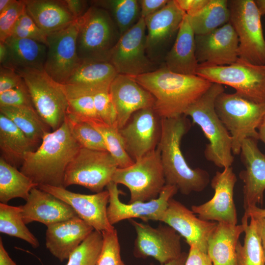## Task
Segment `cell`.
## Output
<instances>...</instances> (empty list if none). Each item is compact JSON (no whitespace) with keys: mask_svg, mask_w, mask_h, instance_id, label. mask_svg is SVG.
Masks as SVG:
<instances>
[{"mask_svg":"<svg viewBox=\"0 0 265 265\" xmlns=\"http://www.w3.org/2000/svg\"><path fill=\"white\" fill-rule=\"evenodd\" d=\"M169 0H139L140 16L144 19L163 8Z\"/></svg>","mask_w":265,"mask_h":265,"instance_id":"49","label":"cell"},{"mask_svg":"<svg viewBox=\"0 0 265 265\" xmlns=\"http://www.w3.org/2000/svg\"><path fill=\"white\" fill-rule=\"evenodd\" d=\"M241 159L245 169L239 173L243 182V207L245 210L262 204L265 191V155L262 153L257 140L248 138L242 144Z\"/></svg>","mask_w":265,"mask_h":265,"instance_id":"22","label":"cell"},{"mask_svg":"<svg viewBox=\"0 0 265 265\" xmlns=\"http://www.w3.org/2000/svg\"><path fill=\"white\" fill-rule=\"evenodd\" d=\"M78 19L77 47L79 58L82 62H108L121 36L109 12L93 5Z\"/></svg>","mask_w":265,"mask_h":265,"instance_id":"5","label":"cell"},{"mask_svg":"<svg viewBox=\"0 0 265 265\" xmlns=\"http://www.w3.org/2000/svg\"><path fill=\"white\" fill-rule=\"evenodd\" d=\"M38 187L67 203L80 218L95 230L102 232L114 229L107 217L109 196L107 190L88 195L72 192L64 187L40 185Z\"/></svg>","mask_w":265,"mask_h":265,"instance_id":"20","label":"cell"},{"mask_svg":"<svg viewBox=\"0 0 265 265\" xmlns=\"http://www.w3.org/2000/svg\"><path fill=\"white\" fill-rule=\"evenodd\" d=\"M118 75L109 62L83 61L64 84H73L97 90L109 88Z\"/></svg>","mask_w":265,"mask_h":265,"instance_id":"31","label":"cell"},{"mask_svg":"<svg viewBox=\"0 0 265 265\" xmlns=\"http://www.w3.org/2000/svg\"><path fill=\"white\" fill-rule=\"evenodd\" d=\"M230 23L238 40V58L250 63L265 65V38L262 14L253 0H228Z\"/></svg>","mask_w":265,"mask_h":265,"instance_id":"7","label":"cell"},{"mask_svg":"<svg viewBox=\"0 0 265 265\" xmlns=\"http://www.w3.org/2000/svg\"><path fill=\"white\" fill-rule=\"evenodd\" d=\"M103 244L102 233L94 230L71 253L66 265H96Z\"/></svg>","mask_w":265,"mask_h":265,"instance_id":"40","label":"cell"},{"mask_svg":"<svg viewBox=\"0 0 265 265\" xmlns=\"http://www.w3.org/2000/svg\"><path fill=\"white\" fill-rule=\"evenodd\" d=\"M199 67L231 65L238 59V40L230 22L206 34L195 35Z\"/></svg>","mask_w":265,"mask_h":265,"instance_id":"19","label":"cell"},{"mask_svg":"<svg viewBox=\"0 0 265 265\" xmlns=\"http://www.w3.org/2000/svg\"><path fill=\"white\" fill-rule=\"evenodd\" d=\"M103 244L96 265H126L122 261L116 229L103 231Z\"/></svg>","mask_w":265,"mask_h":265,"instance_id":"42","label":"cell"},{"mask_svg":"<svg viewBox=\"0 0 265 265\" xmlns=\"http://www.w3.org/2000/svg\"><path fill=\"white\" fill-rule=\"evenodd\" d=\"M160 121L153 107L145 108L134 112L119 129L126 151L134 161L157 148L160 135Z\"/></svg>","mask_w":265,"mask_h":265,"instance_id":"18","label":"cell"},{"mask_svg":"<svg viewBox=\"0 0 265 265\" xmlns=\"http://www.w3.org/2000/svg\"><path fill=\"white\" fill-rule=\"evenodd\" d=\"M0 106L34 107L24 80L17 87L0 93Z\"/></svg>","mask_w":265,"mask_h":265,"instance_id":"46","label":"cell"},{"mask_svg":"<svg viewBox=\"0 0 265 265\" xmlns=\"http://www.w3.org/2000/svg\"><path fill=\"white\" fill-rule=\"evenodd\" d=\"M117 184L110 182L106 186L109 193L106 213L109 223L113 225L126 219L140 218L144 222L160 221L166 210L169 201L178 191L174 186L165 185L158 197L147 202L137 201L125 204L119 199L122 191Z\"/></svg>","mask_w":265,"mask_h":265,"instance_id":"16","label":"cell"},{"mask_svg":"<svg viewBox=\"0 0 265 265\" xmlns=\"http://www.w3.org/2000/svg\"><path fill=\"white\" fill-rule=\"evenodd\" d=\"M14 0H0V13L7 8Z\"/></svg>","mask_w":265,"mask_h":265,"instance_id":"58","label":"cell"},{"mask_svg":"<svg viewBox=\"0 0 265 265\" xmlns=\"http://www.w3.org/2000/svg\"><path fill=\"white\" fill-rule=\"evenodd\" d=\"M26 10L25 0H14L0 13V42L4 43L12 34L18 19Z\"/></svg>","mask_w":265,"mask_h":265,"instance_id":"45","label":"cell"},{"mask_svg":"<svg viewBox=\"0 0 265 265\" xmlns=\"http://www.w3.org/2000/svg\"><path fill=\"white\" fill-rule=\"evenodd\" d=\"M0 265H17L10 257L0 238Z\"/></svg>","mask_w":265,"mask_h":265,"instance_id":"53","label":"cell"},{"mask_svg":"<svg viewBox=\"0 0 265 265\" xmlns=\"http://www.w3.org/2000/svg\"><path fill=\"white\" fill-rule=\"evenodd\" d=\"M17 168L0 157V201L7 204L15 198L26 200L31 190L38 185Z\"/></svg>","mask_w":265,"mask_h":265,"instance_id":"32","label":"cell"},{"mask_svg":"<svg viewBox=\"0 0 265 265\" xmlns=\"http://www.w3.org/2000/svg\"><path fill=\"white\" fill-rule=\"evenodd\" d=\"M195 36L186 14L163 65L176 73L196 75L199 64L195 54Z\"/></svg>","mask_w":265,"mask_h":265,"instance_id":"26","label":"cell"},{"mask_svg":"<svg viewBox=\"0 0 265 265\" xmlns=\"http://www.w3.org/2000/svg\"><path fill=\"white\" fill-rule=\"evenodd\" d=\"M0 113L9 119L31 141L38 144L50 128L34 107L0 106Z\"/></svg>","mask_w":265,"mask_h":265,"instance_id":"34","label":"cell"},{"mask_svg":"<svg viewBox=\"0 0 265 265\" xmlns=\"http://www.w3.org/2000/svg\"><path fill=\"white\" fill-rule=\"evenodd\" d=\"M46 232V246L62 262L95 229L79 216L50 225Z\"/></svg>","mask_w":265,"mask_h":265,"instance_id":"25","label":"cell"},{"mask_svg":"<svg viewBox=\"0 0 265 265\" xmlns=\"http://www.w3.org/2000/svg\"><path fill=\"white\" fill-rule=\"evenodd\" d=\"M66 120L73 137L81 147L90 150L107 151L102 134L87 122L67 114Z\"/></svg>","mask_w":265,"mask_h":265,"instance_id":"39","label":"cell"},{"mask_svg":"<svg viewBox=\"0 0 265 265\" xmlns=\"http://www.w3.org/2000/svg\"><path fill=\"white\" fill-rule=\"evenodd\" d=\"M112 181L129 189V203L157 198L166 185L159 148L157 147L128 167H118Z\"/></svg>","mask_w":265,"mask_h":265,"instance_id":"8","label":"cell"},{"mask_svg":"<svg viewBox=\"0 0 265 265\" xmlns=\"http://www.w3.org/2000/svg\"><path fill=\"white\" fill-rule=\"evenodd\" d=\"M160 124L157 147L160 152L166 185L176 186L185 195L202 191L210 183L209 174L200 168H191L181 148L182 139L189 128L186 116L161 118Z\"/></svg>","mask_w":265,"mask_h":265,"instance_id":"3","label":"cell"},{"mask_svg":"<svg viewBox=\"0 0 265 265\" xmlns=\"http://www.w3.org/2000/svg\"><path fill=\"white\" fill-rule=\"evenodd\" d=\"M109 90V88L98 90L92 95L99 119L105 123L117 126L116 111Z\"/></svg>","mask_w":265,"mask_h":265,"instance_id":"44","label":"cell"},{"mask_svg":"<svg viewBox=\"0 0 265 265\" xmlns=\"http://www.w3.org/2000/svg\"><path fill=\"white\" fill-rule=\"evenodd\" d=\"M187 16L195 35L209 33L230 22L228 0H209L198 12Z\"/></svg>","mask_w":265,"mask_h":265,"instance_id":"33","label":"cell"},{"mask_svg":"<svg viewBox=\"0 0 265 265\" xmlns=\"http://www.w3.org/2000/svg\"><path fill=\"white\" fill-rule=\"evenodd\" d=\"M185 265H213L207 253L191 245L187 254Z\"/></svg>","mask_w":265,"mask_h":265,"instance_id":"48","label":"cell"},{"mask_svg":"<svg viewBox=\"0 0 265 265\" xmlns=\"http://www.w3.org/2000/svg\"><path fill=\"white\" fill-rule=\"evenodd\" d=\"M78 18L48 35L44 71L54 80L65 84L82 63L77 53Z\"/></svg>","mask_w":265,"mask_h":265,"instance_id":"13","label":"cell"},{"mask_svg":"<svg viewBox=\"0 0 265 265\" xmlns=\"http://www.w3.org/2000/svg\"><path fill=\"white\" fill-rule=\"evenodd\" d=\"M132 77L154 97L153 109L160 118L184 115L212 84L197 75L173 72L163 65L154 71Z\"/></svg>","mask_w":265,"mask_h":265,"instance_id":"1","label":"cell"},{"mask_svg":"<svg viewBox=\"0 0 265 265\" xmlns=\"http://www.w3.org/2000/svg\"><path fill=\"white\" fill-rule=\"evenodd\" d=\"M87 122L102 134L107 151L113 158L118 167L125 168L134 162L126 151L123 138L117 126L107 124L102 121Z\"/></svg>","mask_w":265,"mask_h":265,"instance_id":"38","label":"cell"},{"mask_svg":"<svg viewBox=\"0 0 265 265\" xmlns=\"http://www.w3.org/2000/svg\"><path fill=\"white\" fill-rule=\"evenodd\" d=\"M47 36L25 10L18 19L10 37L31 39L47 46Z\"/></svg>","mask_w":265,"mask_h":265,"instance_id":"43","label":"cell"},{"mask_svg":"<svg viewBox=\"0 0 265 265\" xmlns=\"http://www.w3.org/2000/svg\"><path fill=\"white\" fill-rule=\"evenodd\" d=\"M64 1L68 9L75 19L82 16L87 10L86 1L65 0Z\"/></svg>","mask_w":265,"mask_h":265,"instance_id":"51","label":"cell"},{"mask_svg":"<svg viewBox=\"0 0 265 265\" xmlns=\"http://www.w3.org/2000/svg\"><path fill=\"white\" fill-rule=\"evenodd\" d=\"M256 220L265 258V217L256 219Z\"/></svg>","mask_w":265,"mask_h":265,"instance_id":"54","label":"cell"},{"mask_svg":"<svg viewBox=\"0 0 265 265\" xmlns=\"http://www.w3.org/2000/svg\"><path fill=\"white\" fill-rule=\"evenodd\" d=\"M67 114L86 122L101 121L97 114L92 95L78 94L67 97Z\"/></svg>","mask_w":265,"mask_h":265,"instance_id":"41","label":"cell"},{"mask_svg":"<svg viewBox=\"0 0 265 265\" xmlns=\"http://www.w3.org/2000/svg\"><path fill=\"white\" fill-rule=\"evenodd\" d=\"M214 107L232 138V151L240 154L243 141L259 140L258 129L265 116V105L252 102L237 93L224 91L216 97Z\"/></svg>","mask_w":265,"mask_h":265,"instance_id":"6","label":"cell"},{"mask_svg":"<svg viewBox=\"0 0 265 265\" xmlns=\"http://www.w3.org/2000/svg\"><path fill=\"white\" fill-rule=\"evenodd\" d=\"M117 114V127L122 128L136 111L153 107L155 99L132 77L118 74L109 90Z\"/></svg>","mask_w":265,"mask_h":265,"instance_id":"23","label":"cell"},{"mask_svg":"<svg viewBox=\"0 0 265 265\" xmlns=\"http://www.w3.org/2000/svg\"><path fill=\"white\" fill-rule=\"evenodd\" d=\"M108 62L118 74L134 77L154 71L159 66L146 53V27L140 18L131 28L122 34L110 55Z\"/></svg>","mask_w":265,"mask_h":265,"instance_id":"12","label":"cell"},{"mask_svg":"<svg viewBox=\"0 0 265 265\" xmlns=\"http://www.w3.org/2000/svg\"><path fill=\"white\" fill-rule=\"evenodd\" d=\"M262 15L265 16V0H255Z\"/></svg>","mask_w":265,"mask_h":265,"instance_id":"59","label":"cell"},{"mask_svg":"<svg viewBox=\"0 0 265 265\" xmlns=\"http://www.w3.org/2000/svg\"><path fill=\"white\" fill-rule=\"evenodd\" d=\"M259 140H261L265 145V120L263 122L258 129Z\"/></svg>","mask_w":265,"mask_h":265,"instance_id":"57","label":"cell"},{"mask_svg":"<svg viewBox=\"0 0 265 265\" xmlns=\"http://www.w3.org/2000/svg\"><path fill=\"white\" fill-rule=\"evenodd\" d=\"M180 202L170 199L160 221L184 237L190 246L207 253L209 239L217 222L201 219Z\"/></svg>","mask_w":265,"mask_h":265,"instance_id":"21","label":"cell"},{"mask_svg":"<svg viewBox=\"0 0 265 265\" xmlns=\"http://www.w3.org/2000/svg\"><path fill=\"white\" fill-rule=\"evenodd\" d=\"M26 201L21 206L26 224L37 221L48 226L78 216L67 203L38 187L31 190Z\"/></svg>","mask_w":265,"mask_h":265,"instance_id":"24","label":"cell"},{"mask_svg":"<svg viewBox=\"0 0 265 265\" xmlns=\"http://www.w3.org/2000/svg\"><path fill=\"white\" fill-rule=\"evenodd\" d=\"M196 75L211 83L228 85L244 98L265 105V65H255L238 58L229 65L198 67Z\"/></svg>","mask_w":265,"mask_h":265,"instance_id":"9","label":"cell"},{"mask_svg":"<svg viewBox=\"0 0 265 265\" xmlns=\"http://www.w3.org/2000/svg\"><path fill=\"white\" fill-rule=\"evenodd\" d=\"M244 225L243 244L238 242L236 248L237 265H265L263 248L259 236L256 219L251 217Z\"/></svg>","mask_w":265,"mask_h":265,"instance_id":"35","label":"cell"},{"mask_svg":"<svg viewBox=\"0 0 265 265\" xmlns=\"http://www.w3.org/2000/svg\"><path fill=\"white\" fill-rule=\"evenodd\" d=\"M19 74L38 114L53 131L58 129L64 122L69 108L63 84L52 79L44 70Z\"/></svg>","mask_w":265,"mask_h":265,"instance_id":"10","label":"cell"},{"mask_svg":"<svg viewBox=\"0 0 265 265\" xmlns=\"http://www.w3.org/2000/svg\"><path fill=\"white\" fill-rule=\"evenodd\" d=\"M188 253L182 252L181 255L177 258L170 262L160 265H185Z\"/></svg>","mask_w":265,"mask_h":265,"instance_id":"55","label":"cell"},{"mask_svg":"<svg viewBox=\"0 0 265 265\" xmlns=\"http://www.w3.org/2000/svg\"><path fill=\"white\" fill-rule=\"evenodd\" d=\"M24 0L27 14L47 35L61 29L77 19L64 0Z\"/></svg>","mask_w":265,"mask_h":265,"instance_id":"28","label":"cell"},{"mask_svg":"<svg viewBox=\"0 0 265 265\" xmlns=\"http://www.w3.org/2000/svg\"><path fill=\"white\" fill-rule=\"evenodd\" d=\"M36 145L9 119L0 113L1 158L12 166L20 167L26 154L35 150Z\"/></svg>","mask_w":265,"mask_h":265,"instance_id":"30","label":"cell"},{"mask_svg":"<svg viewBox=\"0 0 265 265\" xmlns=\"http://www.w3.org/2000/svg\"><path fill=\"white\" fill-rule=\"evenodd\" d=\"M118 165L107 151L81 147L65 170L63 186H83L99 193L112 181Z\"/></svg>","mask_w":265,"mask_h":265,"instance_id":"11","label":"cell"},{"mask_svg":"<svg viewBox=\"0 0 265 265\" xmlns=\"http://www.w3.org/2000/svg\"><path fill=\"white\" fill-rule=\"evenodd\" d=\"M251 217L256 219L265 217V209L255 206L245 210L242 220L248 221V219Z\"/></svg>","mask_w":265,"mask_h":265,"instance_id":"52","label":"cell"},{"mask_svg":"<svg viewBox=\"0 0 265 265\" xmlns=\"http://www.w3.org/2000/svg\"><path fill=\"white\" fill-rule=\"evenodd\" d=\"M175 1L187 15L191 16L203 8L209 0H175Z\"/></svg>","mask_w":265,"mask_h":265,"instance_id":"50","label":"cell"},{"mask_svg":"<svg viewBox=\"0 0 265 265\" xmlns=\"http://www.w3.org/2000/svg\"><path fill=\"white\" fill-rule=\"evenodd\" d=\"M136 237L133 255L137 258H154L164 264L179 257L181 254V236L168 225L154 228L150 225L130 219Z\"/></svg>","mask_w":265,"mask_h":265,"instance_id":"15","label":"cell"},{"mask_svg":"<svg viewBox=\"0 0 265 265\" xmlns=\"http://www.w3.org/2000/svg\"><path fill=\"white\" fill-rule=\"evenodd\" d=\"M224 91L222 85L212 83L209 89L186 110L184 115L191 117L209 140L204 150L206 159L220 168L231 166L234 158L232 138L214 107L217 96Z\"/></svg>","mask_w":265,"mask_h":265,"instance_id":"4","label":"cell"},{"mask_svg":"<svg viewBox=\"0 0 265 265\" xmlns=\"http://www.w3.org/2000/svg\"><path fill=\"white\" fill-rule=\"evenodd\" d=\"M23 81L22 77L15 70L0 66V93L17 87Z\"/></svg>","mask_w":265,"mask_h":265,"instance_id":"47","label":"cell"},{"mask_svg":"<svg viewBox=\"0 0 265 265\" xmlns=\"http://www.w3.org/2000/svg\"><path fill=\"white\" fill-rule=\"evenodd\" d=\"M107 10L116 24L121 36L133 26L141 18L137 0H101L92 2Z\"/></svg>","mask_w":265,"mask_h":265,"instance_id":"36","label":"cell"},{"mask_svg":"<svg viewBox=\"0 0 265 265\" xmlns=\"http://www.w3.org/2000/svg\"><path fill=\"white\" fill-rule=\"evenodd\" d=\"M186 13L176 3L169 0L161 9L145 18L146 27V53L160 67L163 64L169 46L176 36Z\"/></svg>","mask_w":265,"mask_h":265,"instance_id":"14","label":"cell"},{"mask_svg":"<svg viewBox=\"0 0 265 265\" xmlns=\"http://www.w3.org/2000/svg\"><path fill=\"white\" fill-rule=\"evenodd\" d=\"M237 178L231 166L217 171L211 181L214 193L212 198L191 211L201 219L237 225V210L234 201V189Z\"/></svg>","mask_w":265,"mask_h":265,"instance_id":"17","label":"cell"},{"mask_svg":"<svg viewBox=\"0 0 265 265\" xmlns=\"http://www.w3.org/2000/svg\"><path fill=\"white\" fill-rule=\"evenodd\" d=\"M0 232L22 239L34 248L39 246V241L23 220L21 206L16 207L0 203Z\"/></svg>","mask_w":265,"mask_h":265,"instance_id":"37","label":"cell"},{"mask_svg":"<svg viewBox=\"0 0 265 265\" xmlns=\"http://www.w3.org/2000/svg\"><path fill=\"white\" fill-rule=\"evenodd\" d=\"M7 57L0 66L12 68L18 73L31 70H44L47 46L29 39L10 37L4 42Z\"/></svg>","mask_w":265,"mask_h":265,"instance_id":"27","label":"cell"},{"mask_svg":"<svg viewBox=\"0 0 265 265\" xmlns=\"http://www.w3.org/2000/svg\"><path fill=\"white\" fill-rule=\"evenodd\" d=\"M244 225L217 222L208 242L207 253L213 265H237V245Z\"/></svg>","mask_w":265,"mask_h":265,"instance_id":"29","label":"cell"},{"mask_svg":"<svg viewBox=\"0 0 265 265\" xmlns=\"http://www.w3.org/2000/svg\"><path fill=\"white\" fill-rule=\"evenodd\" d=\"M264 120H265V117H264Z\"/></svg>","mask_w":265,"mask_h":265,"instance_id":"60","label":"cell"},{"mask_svg":"<svg viewBox=\"0 0 265 265\" xmlns=\"http://www.w3.org/2000/svg\"><path fill=\"white\" fill-rule=\"evenodd\" d=\"M7 49L4 43L0 42V63L3 64L7 57Z\"/></svg>","mask_w":265,"mask_h":265,"instance_id":"56","label":"cell"},{"mask_svg":"<svg viewBox=\"0 0 265 265\" xmlns=\"http://www.w3.org/2000/svg\"><path fill=\"white\" fill-rule=\"evenodd\" d=\"M81 147L65 118L58 129L46 133L36 150L26 154L20 171L38 186L64 187L66 168Z\"/></svg>","mask_w":265,"mask_h":265,"instance_id":"2","label":"cell"}]
</instances>
